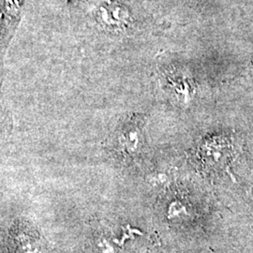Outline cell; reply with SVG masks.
Instances as JSON below:
<instances>
[{
  "mask_svg": "<svg viewBox=\"0 0 253 253\" xmlns=\"http://www.w3.org/2000/svg\"><path fill=\"white\" fill-rule=\"evenodd\" d=\"M251 199H252V202L253 203V181L252 187H251Z\"/></svg>",
  "mask_w": 253,
  "mask_h": 253,
  "instance_id": "3",
  "label": "cell"
},
{
  "mask_svg": "<svg viewBox=\"0 0 253 253\" xmlns=\"http://www.w3.org/2000/svg\"><path fill=\"white\" fill-rule=\"evenodd\" d=\"M201 151L203 159L209 164H219L226 160V146L214 140L205 143Z\"/></svg>",
  "mask_w": 253,
  "mask_h": 253,
  "instance_id": "2",
  "label": "cell"
},
{
  "mask_svg": "<svg viewBox=\"0 0 253 253\" xmlns=\"http://www.w3.org/2000/svg\"><path fill=\"white\" fill-rule=\"evenodd\" d=\"M25 0H1V46L2 52L14 35L21 19Z\"/></svg>",
  "mask_w": 253,
  "mask_h": 253,
  "instance_id": "1",
  "label": "cell"
}]
</instances>
